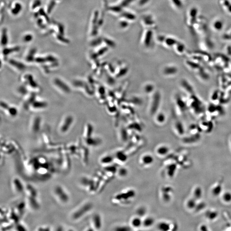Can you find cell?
Here are the masks:
<instances>
[{"label":"cell","mask_w":231,"mask_h":231,"mask_svg":"<svg viewBox=\"0 0 231 231\" xmlns=\"http://www.w3.org/2000/svg\"><path fill=\"white\" fill-rule=\"evenodd\" d=\"M93 208L90 202H84L78 206L70 213V219L72 221H78L85 216Z\"/></svg>","instance_id":"1"},{"label":"cell","mask_w":231,"mask_h":231,"mask_svg":"<svg viewBox=\"0 0 231 231\" xmlns=\"http://www.w3.org/2000/svg\"><path fill=\"white\" fill-rule=\"evenodd\" d=\"M135 196L134 190L129 189L115 195L113 198V202L118 204H127L132 201Z\"/></svg>","instance_id":"2"},{"label":"cell","mask_w":231,"mask_h":231,"mask_svg":"<svg viewBox=\"0 0 231 231\" xmlns=\"http://www.w3.org/2000/svg\"><path fill=\"white\" fill-rule=\"evenodd\" d=\"M53 196L58 202L66 204L70 201V196L65 189L60 185H57L53 189Z\"/></svg>","instance_id":"3"},{"label":"cell","mask_w":231,"mask_h":231,"mask_svg":"<svg viewBox=\"0 0 231 231\" xmlns=\"http://www.w3.org/2000/svg\"><path fill=\"white\" fill-rule=\"evenodd\" d=\"M198 10L196 7H192L188 11L187 15L186 24L188 27H193L197 20Z\"/></svg>","instance_id":"4"},{"label":"cell","mask_w":231,"mask_h":231,"mask_svg":"<svg viewBox=\"0 0 231 231\" xmlns=\"http://www.w3.org/2000/svg\"><path fill=\"white\" fill-rule=\"evenodd\" d=\"M206 22L205 19L197 18L196 22H195L193 26V28L195 29L194 30L196 32L202 34L203 33H206L207 30Z\"/></svg>","instance_id":"5"},{"label":"cell","mask_w":231,"mask_h":231,"mask_svg":"<svg viewBox=\"0 0 231 231\" xmlns=\"http://www.w3.org/2000/svg\"><path fill=\"white\" fill-rule=\"evenodd\" d=\"M142 25L147 29H151L155 28L156 25V22L154 18L150 14L144 15L142 17L141 19Z\"/></svg>","instance_id":"6"},{"label":"cell","mask_w":231,"mask_h":231,"mask_svg":"<svg viewBox=\"0 0 231 231\" xmlns=\"http://www.w3.org/2000/svg\"><path fill=\"white\" fill-rule=\"evenodd\" d=\"M11 185L13 191L15 193H21L25 191V186L19 178L14 177L12 178Z\"/></svg>","instance_id":"7"},{"label":"cell","mask_w":231,"mask_h":231,"mask_svg":"<svg viewBox=\"0 0 231 231\" xmlns=\"http://www.w3.org/2000/svg\"><path fill=\"white\" fill-rule=\"evenodd\" d=\"M161 197L163 201L168 202L170 201L172 198V194L173 192V189L171 187L164 186L161 188Z\"/></svg>","instance_id":"8"},{"label":"cell","mask_w":231,"mask_h":231,"mask_svg":"<svg viewBox=\"0 0 231 231\" xmlns=\"http://www.w3.org/2000/svg\"><path fill=\"white\" fill-rule=\"evenodd\" d=\"M153 31L151 29H147L142 36L141 42L144 46L147 47L151 44L153 39Z\"/></svg>","instance_id":"9"},{"label":"cell","mask_w":231,"mask_h":231,"mask_svg":"<svg viewBox=\"0 0 231 231\" xmlns=\"http://www.w3.org/2000/svg\"><path fill=\"white\" fill-rule=\"evenodd\" d=\"M102 227V220L100 215L95 214L91 219V227L93 230H99Z\"/></svg>","instance_id":"10"},{"label":"cell","mask_w":231,"mask_h":231,"mask_svg":"<svg viewBox=\"0 0 231 231\" xmlns=\"http://www.w3.org/2000/svg\"><path fill=\"white\" fill-rule=\"evenodd\" d=\"M211 26L213 31L215 32H220L224 28V22L222 19L217 18L212 22Z\"/></svg>","instance_id":"11"},{"label":"cell","mask_w":231,"mask_h":231,"mask_svg":"<svg viewBox=\"0 0 231 231\" xmlns=\"http://www.w3.org/2000/svg\"><path fill=\"white\" fill-rule=\"evenodd\" d=\"M223 191V186L222 182L221 181L216 183L212 187L211 190V194L212 196H215V197L220 196Z\"/></svg>","instance_id":"12"},{"label":"cell","mask_w":231,"mask_h":231,"mask_svg":"<svg viewBox=\"0 0 231 231\" xmlns=\"http://www.w3.org/2000/svg\"><path fill=\"white\" fill-rule=\"evenodd\" d=\"M154 158L150 154H145L140 158V164L144 167H148L153 164Z\"/></svg>","instance_id":"13"},{"label":"cell","mask_w":231,"mask_h":231,"mask_svg":"<svg viewBox=\"0 0 231 231\" xmlns=\"http://www.w3.org/2000/svg\"><path fill=\"white\" fill-rule=\"evenodd\" d=\"M205 217L210 221H213L216 220L218 217V212L216 210L213 209H209L206 210L205 213Z\"/></svg>","instance_id":"14"},{"label":"cell","mask_w":231,"mask_h":231,"mask_svg":"<svg viewBox=\"0 0 231 231\" xmlns=\"http://www.w3.org/2000/svg\"><path fill=\"white\" fill-rule=\"evenodd\" d=\"M175 226L174 224L170 223L167 221H161L158 224L157 228L159 230L161 231H168L172 230Z\"/></svg>","instance_id":"15"},{"label":"cell","mask_w":231,"mask_h":231,"mask_svg":"<svg viewBox=\"0 0 231 231\" xmlns=\"http://www.w3.org/2000/svg\"><path fill=\"white\" fill-rule=\"evenodd\" d=\"M219 4L225 12L231 15V0H219Z\"/></svg>","instance_id":"16"},{"label":"cell","mask_w":231,"mask_h":231,"mask_svg":"<svg viewBox=\"0 0 231 231\" xmlns=\"http://www.w3.org/2000/svg\"><path fill=\"white\" fill-rule=\"evenodd\" d=\"M203 192L201 187L196 186L193 188L192 191V197L197 201H200L203 196Z\"/></svg>","instance_id":"17"},{"label":"cell","mask_w":231,"mask_h":231,"mask_svg":"<svg viewBox=\"0 0 231 231\" xmlns=\"http://www.w3.org/2000/svg\"><path fill=\"white\" fill-rule=\"evenodd\" d=\"M27 203L29 207L32 210H38L40 207L38 201L36 199V197L27 196Z\"/></svg>","instance_id":"18"},{"label":"cell","mask_w":231,"mask_h":231,"mask_svg":"<svg viewBox=\"0 0 231 231\" xmlns=\"http://www.w3.org/2000/svg\"><path fill=\"white\" fill-rule=\"evenodd\" d=\"M25 191L27 196L32 197H37V191L32 185L28 184L25 186Z\"/></svg>","instance_id":"19"},{"label":"cell","mask_w":231,"mask_h":231,"mask_svg":"<svg viewBox=\"0 0 231 231\" xmlns=\"http://www.w3.org/2000/svg\"><path fill=\"white\" fill-rule=\"evenodd\" d=\"M197 202L198 201L196 200L191 196V198L187 199L185 202V205L187 209L189 211H194L197 205Z\"/></svg>","instance_id":"20"},{"label":"cell","mask_w":231,"mask_h":231,"mask_svg":"<svg viewBox=\"0 0 231 231\" xmlns=\"http://www.w3.org/2000/svg\"><path fill=\"white\" fill-rule=\"evenodd\" d=\"M130 224L133 228H140L141 227L143 226V219L141 217L136 216L131 219L130 221Z\"/></svg>","instance_id":"21"},{"label":"cell","mask_w":231,"mask_h":231,"mask_svg":"<svg viewBox=\"0 0 231 231\" xmlns=\"http://www.w3.org/2000/svg\"><path fill=\"white\" fill-rule=\"evenodd\" d=\"M178 42V40L173 36H168L167 37L165 36V40L163 43L167 47L171 48L172 47H174Z\"/></svg>","instance_id":"22"},{"label":"cell","mask_w":231,"mask_h":231,"mask_svg":"<svg viewBox=\"0 0 231 231\" xmlns=\"http://www.w3.org/2000/svg\"><path fill=\"white\" fill-rule=\"evenodd\" d=\"M170 149L168 146L161 145L157 147L156 149V153L159 156H165L169 153Z\"/></svg>","instance_id":"23"},{"label":"cell","mask_w":231,"mask_h":231,"mask_svg":"<svg viewBox=\"0 0 231 231\" xmlns=\"http://www.w3.org/2000/svg\"><path fill=\"white\" fill-rule=\"evenodd\" d=\"M114 158L121 163H124L127 160L128 156L127 153L124 151H120L116 152L114 156Z\"/></svg>","instance_id":"24"},{"label":"cell","mask_w":231,"mask_h":231,"mask_svg":"<svg viewBox=\"0 0 231 231\" xmlns=\"http://www.w3.org/2000/svg\"><path fill=\"white\" fill-rule=\"evenodd\" d=\"M222 201L226 204H229L231 203V191H223L220 195Z\"/></svg>","instance_id":"25"},{"label":"cell","mask_w":231,"mask_h":231,"mask_svg":"<svg viewBox=\"0 0 231 231\" xmlns=\"http://www.w3.org/2000/svg\"><path fill=\"white\" fill-rule=\"evenodd\" d=\"M121 15L122 16V19L127 20L128 22L134 21L136 19V16L135 15L131 12L129 11H124L123 12Z\"/></svg>","instance_id":"26"},{"label":"cell","mask_w":231,"mask_h":231,"mask_svg":"<svg viewBox=\"0 0 231 231\" xmlns=\"http://www.w3.org/2000/svg\"><path fill=\"white\" fill-rule=\"evenodd\" d=\"M114 159V156L110 155H105L100 159V163L102 165H106L107 166L112 163Z\"/></svg>","instance_id":"27"},{"label":"cell","mask_w":231,"mask_h":231,"mask_svg":"<svg viewBox=\"0 0 231 231\" xmlns=\"http://www.w3.org/2000/svg\"><path fill=\"white\" fill-rule=\"evenodd\" d=\"M176 170V165L171 164L167 166L166 169V173L168 177L169 178H172L174 177Z\"/></svg>","instance_id":"28"},{"label":"cell","mask_w":231,"mask_h":231,"mask_svg":"<svg viewBox=\"0 0 231 231\" xmlns=\"http://www.w3.org/2000/svg\"><path fill=\"white\" fill-rule=\"evenodd\" d=\"M80 155L82 159V161L84 165H86L88 162L89 153L87 149L85 147L80 148Z\"/></svg>","instance_id":"29"},{"label":"cell","mask_w":231,"mask_h":231,"mask_svg":"<svg viewBox=\"0 0 231 231\" xmlns=\"http://www.w3.org/2000/svg\"><path fill=\"white\" fill-rule=\"evenodd\" d=\"M154 218L151 217H145L143 219V226L145 228H149L152 226L154 224Z\"/></svg>","instance_id":"30"},{"label":"cell","mask_w":231,"mask_h":231,"mask_svg":"<svg viewBox=\"0 0 231 231\" xmlns=\"http://www.w3.org/2000/svg\"><path fill=\"white\" fill-rule=\"evenodd\" d=\"M59 79H56L54 80V83L55 84L56 86L58 87H59V89L60 90H63L64 92L65 93H69L70 91V89L65 84V83L63 82L62 84V81H60Z\"/></svg>","instance_id":"31"},{"label":"cell","mask_w":231,"mask_h":231,"mask_svg":"<svg viewBox=\"0 0 231 231\" xmlns=\"http://www.w3.org/2000/svg\"><path fill=\"white\" fill-rule=\"evenodd\" d=\"M25 203L21 202L18 204L13 209L15 212H16V214L19 216V217L22 215L25 210Z\"/></svg>","instance_id":"32"},{"label":"cell","mask_w":231,"mask_h":231,"mask_svg":"<svg viewBox=\"0 0 231 231\" xmlns=\"http://www.w3.org/2000/svg\"><path fill=\"white\" fill-rule=\"evenodd\" d=\"M175 50L176 51V53L178 54H183L185 51V46L183 43L178 41L177 43L174 46Z\"/></svg>","instance_id":"33"},{"label":"cell","mask_w":231,"mask_h":231,"mask_svg":"<svg viewBox=\"0 0 231 231\" xmlns=\"http://www.w3.org/2000/svg\"><path fill=\"white\" fill-rule=\"evenodd\" d=\"M171 5L176 10H181L184 7L182 0H170Z\"/></svg>","instance_id":"34"},{"label":"cell","mask_w":231,"mask_h":231,"mask_svg":"<svg viewBox=\"0 0 231 231\" xmlns=\"http://www.w3.org/2000/svg\"><path fill=\"white\" fill-rule=\"evenodd\" d=\"M9 62L10 64L12 65V66H15V68L20 70V71L22 70L25 68V66L23 64L21 63L15 61V60H13V59H10Z\"/></svg>","instance_id":"35"},{"label":"cell","mask_w":231,"mask_h":231,"mask_svg":"<svg viewBox=\"0 0 231 231\" xmlns=\"http://www.w3.org/2000/svg\"><path fill=\"white\" fill-rule=\"evenodd\" d=\"M146 212H147V209L144 206L139 207L137 209L136 211L137 216H139L141 218L146 215Z\"/></svg>","instance_id":"36"},{"label":"cell","mask_w":231,"mask_h":231,"mask_svg":"<svg viewBox=\"0 0 231 231\" xmlns=\"http://www.w3.org/2000/svg\"><path fill=\"white\" fill-rule=\"evenodd\" d=\"M117 173L121 177H125L128 174L127 169L124 168H120L117 171Z\"/></svg>","instance_id":"37"},{"label":"cell","mask_w":231,"mask_h":231,"mask_svg":"<svg viewBox=\"0 0 231 231\" xmlns=\"http://www.w3.org/2000/svg\"><path fill=\"white\" fill-rule=\"evenodd\" d=\"M8 42V38L7 33V30L6 29H3L2 31V44L3 46H5L7 44Z\"/></svg>","instance_id":"38"},{"label":"cell","mask_w":231,"mask_h":231,"mask_svg":"<svg viewBox=\"0 0 231 231\" xmlns=\"http://www.w3.org/2000/svg\"><path fill=\"white\" fill-rule=\"evenodd\" d=\"M20 49L19 47H15L12 48H9V49H5L3 50V54L5 55H8L10 54L12 52H18Z\"/></svg>","instance_id":"39"},{"label":"cell","mask_w":231,"mask_h":231,"mask_svg":"<svg viewBox=\"0 0 231 231\" xmlns=\"http://www.w3.org/2000/svg\"><path fill=\"white\" fill-rule=\"evenodd\" d=\"M129 22L122 19L119 22V25L122 29H126L128 27Z\"/></svg>","instance_id":"40"},{"label":"cell","mask_w":231,"mask_h":231,"mask_svg":"<svg viewBox=\"0 0 231 231\" xmlns=\"http://www.w3.org/2000/svg\"><path fill=\"white\" fill-rule=\"evenodd\" d=\"M15 5V6L12 10V12L13 14L17 15L22 10V6L19 3H16Z\"/></svg>","instance_id":"41"},{"label":"cell","mask_w":231,"mask_h":231,"mask_svg":"<svg viewBox=\"0 0 231 231\" xmlns=\"http://www.w3.org/2000/svg\"><path fill=\"white\" fill-rule=\"evenodd\" d=\"M36 50L35 49H32L29 52V54L28 56H27V60L29 61H32L33 59V56L35 54Z\"/></svg>","instance_id":"42"},{"label":"cell","mask_w":231,"mask_h":231,"mask_svg":"<svg viewBox=\"0 0 231 231\" xmlns=\"http://www.w3.org/2000/svg\"><path fill=\"white\" fill-rule=\"evenodd\" d=\"M55 0H52L49 4V6L48 7L47 12L48 13H50L51 12V11L53 10V8H54V6H55Z\"/></svg>","instance_id":"43"},{"label":"cell","mask_w":231,"mask_h":231,"mask_svg":"<svg viewBox=\"0 0 231 231\" xmlns=\"http://www.w3.org/2000/svg\"><path fill=\"white\" fill-rule=\"evenodd\" d=\"M149 0H138V5L139 7H144L149 3Z\"/></svg>","instance_id":"44"},{"label":"cell","mask_w":231,"mask_h":231,"mask_svg":"<svg viewBox=\"0 0 231 231\" xmlns=\"http://www.w3.org/2000/svg\"><path fill=\"white\" fill-rule=\"evenodd\" d=\"M36 230L37 231H50L51 229L49 226H43L38 227Z\"/></svg>","instance_id":"45"},{"label":"cell","mask_w":231,"mask_h":231,"mask_svg":"<svg viewBox=\"0 0 231 231\" xmlns=\"http://www.w3.org/2000/svg\"><path fill=\"white\" fill-rule=\"evenodd\" d=\"M224 37L225 40L231 41V29L226 33Z\"/></svg>","instance_id":"46"},{"label":"cell","mask_w":231,"mask_h":231,"mask_svg":"<svg viewBox=\"0 0 231 231\" xmlns=\"http://www.w3.org/2000/svg\"><path fill=\"white\" fill-rule=\"evenodd\" d=\"M41 5V2L40 0H35V2L33 3L32 8L33 9H35L36 7H39Z\"/></svg>","instance_id":"47"},{"label":"cell","mask_w":231,"mask_h":231,"mask_svg":"<svg viewBox=\"0 0 231 231\" xmlns=\"http://www.w3.org/2000/svg\"><path fill=\"white\" fill-rule=\"evenodd\" d=\"M199 230L202 231H209V227L206 224H202L199 227Z\"/></svg>","instance_id":"48"},{"label":"cell","mask_w":231,"mask_h":231,"mask_svg":"<svg viewBox=\"0 0 231 231\" xmlns=\"http://www.w3.org/2000/svg\"><path fill=\"white\" fill-rule=\"evenodd\" d=\"M39 13L40 15H42V16H44L45 17V18H46V20L48 22H49V17L46 14V13L44 12V11L43 10V9H40V10H39Z\"/></svg>","instance_id":"49"},{"label":"cell","mask_w":231,"mask_h":231,"mask_svg":"<svg viewBox=\"0 0 231 231\" xmlns=\"http://www.w3.org/2000/svg\"><path fill=\"white\" fill-rule=\"evenodd\" d=\"M16 225L15 228H16V230H26V229H25V226H23L22 224H19L18 223H17Z\"/></svg>","instance_id":"50"},{"label":"cell","mask_w":231,"mask_h":231,"mask_svg":"<svg viewBox=\"0 0 231 231\" xmlns=\"http://www.w3.org/2000/svg\"><path fill=\"white\" fill-rule=\"evenodd\" d=\"M32 39H33V36L32 35H30V34H28L24 37V40L26 42H29L32 40Z\"/></svg>","instance_id":"51"},{"label":"cell","mask_w":231,"mask_h":231,"mask_svg":"<svg viewBox=\"0 0 231 231\" xmlns=\"http://www.w3.org/2000/svg\"><path fill=\"white\" fill-rule=\"evenodd\" d=\"M57 38L59 40L61 41V42H64L68 43L69 42V40L67 39H66V38H64L63 36L62 35H58L57 36Z\"/></svg>","instance_id":"52"},{"label":"cell","mask_w":231,"mask_h":231,"mask_svg":"<svg viewBox=\"0 0 231 231\" xmlns=\"http://www.w3.org/2000/svg\"><path fill=\"white\" fill-rule=\"evenodd\" d=\"M59 31L60 33H61V35H63L64 34V27L61 24H59Z\"/></svg>","instance_id":"53"},{"label":"cell","mask_w":231,"mask_h":231,"mask_svg":"<svg viewBox=\"0 0 231 231\" xmlns=\"http://www.w3.org/2000/svg\"><path fill=\"white\" fill-rule=\"evenodd\" d=\"M129 229H127V227L125 226H120L116 229L117 231H126Z\"/></svg>","instance_id":"54"},{"label":"cell","mask_w":231,"mask_h":231,"mask_svg":"<svg viewBox=\"0 0 231 231\" xmlns=\"http://www.w3.org/2000/svg\"><path fill=\"white\" fill-rule=\"evenodd\" d=\"M230 145H231L230 146H231V138L230 141Z\"/></svg>","instance_id":"55"}]
</instances>
